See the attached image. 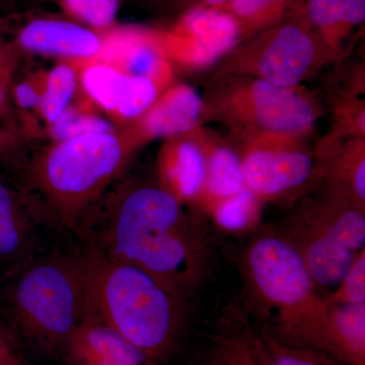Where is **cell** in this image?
<instances>
[{"mask_svg":"<svg viewBox=\"0 0 365 365\" xmlns=\"http://www.w3.org/2000/svg\"><path fill=\"white\" fill-rule=\"evenodd\" d=\"M307 138L265 134L235 140L246 186L263 202L294 197L319 180L316 155Z\"/></svg>","mask_w":365,"mask_h":365,"instance_id":"ba28073f","label":"cell"},{"mask_svg":"<svg viewBox=\"0 0 365 365\" xmlns=\"http://www.w3.org/2000/svg\"><path fill=\"white\" fill-rule=\"evenodd\" d=\"M181 29L160 33L163 53L190 68L215 67L237 43L234 21L222 11H196L182 16Z\"/></svg>","mask_w":365,"mask_h":365,"instance_id":"9c48e42d","label":"cell"},{"mask_svg":"<svg viewBox=\"0 0 365 365\" xmlns=\"http://www.w3.org/2000/svg\"><path fill=\"white\" fill-rule=\"evenodd\" d=\"M230 0H169L173 11L182 16L196 11H222Z\"/></svg>","mask_w":365,"mask_h":365,"instance_id":"836d02e7","label":"cell"},{"mask_svg":"<svg viewBox=\"0 0 365 365\" xmlns=\"http://www.w3.org/2000/svg\"><path fill=\"white\" fill-rule=\"evenodd\" d=\"M304 204L335 241L356 253L365 249V208L324 189Z\"/></svg>","mask_w":365,"mask_h":365,"instance_id":"ffe728a7","label":"cell"},{"mask_svg":"<svg viewBox=\"0 0 365 365\" xmlns=\"http://www.w3.org/2000/svg\"><path fill=\"white\" fill-rule=\"evenodd\" d=\"M246 329L260 365H347L327 353L281 342L247 322Z\"/></svg>","mask_w":365,"mask_h":365,"instance_id":"7402d4cb","label":"cell"},{"mask_svg":"<svg viewBox=\"0 0 365 365\" xmlns=\"http://www.w3.org/2000/svg\"><path fill=\"white\" fill-rule=\"evenodd\" d=\"M69 13L96 28H105L116 16L119 0H61Z\"/></svg>","mask_w":365,"mask_h":365,"instance_id":"4dcf8cb0","label":"cell"},{"mask_svg":"<svg viewBox=\"0 0 365 365\" xmlns=\"http://www.w3.org/2000/svg\"><path fill=\"white\" fill-rule=\"evenodd\" d=\"M19 364L18 360L14 356L9 346L2 339L0 335V365H16Z\"/></svg>","mask_w":365,"mask_h":365,"instance_id":"d590c367","label":"cell"},{"mask_svg":"<svg viewBox=\"0 0 365 365\" xmlns=\"http://www.w3.org/2000/svg\"><path fill=\"white\" fill-rule=\"evenodd\" d=\"M203 101L204 121L223 125L235 140L309 136L321 116L318 98L304 86L285 88L250 76H211Z\"/></svg>","mask_w":365,"mask_h":365,"instance_id":"277c9868","label":"cell"},{"mask_svg":"<svg viewBox=\"0 0 365 365\" xmlns=\"http://www.w3.org/2000/svg\"><path fill=\"white\" fill-rule=\"evenodd\" d=\"M63 351L71 365H158L91 314H86Z\"/></svg>","mask_w":365,"mask_h":365,"instance_id":"5bb4252c","label":"cell"},{"mask_svg":"<svg viewBox=\"0 0 365 365\" xmlns=\"http://www.w3.org/2000/svg\"><path fill=\"white\" fill-rule=\"evenodd\" d=\"M206 365H260L246 326L220 336Z\"/></svg>","mask_w":365,"mask_h":365,"instance_id":"83f0119b","label":"cell"},{"mask_svg":"<svg viewBox=\"0 0 365 365\" xmlns=\"http://www.w3.org/2000/svg\"><path fill=\"white\" fill-rule=\"evenodd\" d=\"M128 78L126 74L101 62L86 67L81 73V83L88 97L113 114L123 96Z\"/></svg>","mask_w":365,"mask_h":365,"instance_id":"cb8c5ba5","label":"cell"},{"mask_svg":"<svg viewBox=\"0 0 365 365\" xmlns=\"http://www.w3.org/2000/svg\"><path fill=\"white\" fill-rule=\"evenodd\" d=\"M18 143L16 134L11 129L4 128L0 125V155L13 150Z\"/></svg>","mask_w":365,"mask_h":365,"instance_id":"e575fe53","label":"cell"},{"mask_svg":"<svg viewBox=\"0 0 365 365\" xmlns=\"http://www.w3.org/2000/svg\"><path fill=\"white\" fill-rule=\"evenodd\" d=\"M78 88V76L71 66L59 64L46 78L44 93L39 111L51 125L71 106Z\"/></svg>","mask_w":365,"mask_h":365,"instance_id":"484cf974","label":"cell"},{"mask_svg":"<svg viewBox=\"0 0 365 365\" xmlns=\"http://www.w3.org/2000/svg\"><path fill=\"white\" fill-rule=\"evenodd\" d=\"M314 155L323 189L365 208V138L331 132Z\"/></svg>","mask_w":365,"mask_h":365,"instance_id":"4fadbf2b","label":"cell"},{"mask_svg":"<svg viewBox=\"0 0 365 365\" xmlns=\"http://www.w3.org/2000/svg\"><path fill=\"white\" fill-rule=\"evenodd\" d=\"M86 314L117 331L155 362L167 359L184 323V299L140 269L91 249L78 259Z\"/></svg>","mask_w":365,"mask_h":365,"instance_id":"3957f363","label":"cell"},{"mask_svg":"<svg viewBox=\"0 0 365 365\" xmlns=\"http://www.w3.org/2000/svg\"><path fill=\"white\" fill-rule=\"evenodd\" d=\"M263 201L247 187L237 195L230 197L211 209L218 227L228 232H242L254 227L260 218Z\"/></svg>","mask_w":365,"mask_h":365,"instance_id":"d4e9b609","label":"cell"},{"mask_svg":"<svg viewBox=\"0 0 365 365\" xmlns=\"http://www.w3.org/2000/svg\"><path fill=\"white\" fill-rule=\"evenodd\" d=\"M100 230L98 252L140 269L186 299L209 265L207 230L160 186L126 190L113 201Z\"/></svg>","mask_w":365,"mask_h":365,"instance_id":"6da1fadb","label":"cell"},{"mask_svg":"<svg viewBox=\"0 0 365 365\" xmlns=\"http://www.w3.org/2000/svg\"><path fill=\"white\" fill-rule=\"evenodd\" d=\"M204 121V101L193 86L179 83L160 93L125 134L134 150L157 138H170L195 130Z\"/></svg>","mask_w":365,"mask_h":365,"instance_id":"8fae6325","label":"cell"},{"mask_svg":"<svg viewBox=\"0 0 365 365\" xmlns=\"http://www.w3.org/2000/svg\"><path fill=\"white\" fill-rule=\"evenodd\" d=\"M304 0H230L222 13L234 21L240 42L287 20L302 9Z\"/></svg>","mask_w":365,"mask_h":365,"instance_id":"44dd1931","label":"cell"},{"mask_svg":"<svg viewBox=\"0 0 365 365\" xmlns=\"http://www.w3.org/2000/svg\"><path fill=\"white\" fill-rule=\"evenodd\" d=\"M334 62L302 13L242 40L215 67L212 76H244L273 85L302 86Z\"/></svg>","mask_w":365,"mask_h":365,"instance_id":"52a82bcc","label":"cell"},{"mask_svg":"<svg viewBox=\"0 0 365 365\" xmlns=\"http://www.w3.org/2000/svg\"><path fill=\"white\" fill-rule=\"evenodd\" d=\"M50 129L58 143L86 134L113 131L111 125L102 118L71 107L50 125Z\"/></svg>","mask_w":365,"mask_h":365,"instance_id":"f1b7e54d","label":"cell"},{"mask_svg":"<svg viewBox=\"0 0 365 365\" xmlns=\"http://www.w3.org/2000/svg\"><path fill=\"white\" fill-rule=\"evenodd\" d=\"M241 270L256 328L322 352L328 306L295 250L277 232H263L242 253Z\"/></svg>","mask_w":365,"mask_h":365,"instance_id":"7a4b0ae2","label":"cell"},{"mask_svg":"<svg viewBox=\"0 0 365 365\" xmlns=\"http://www.w3.org/2000/svg\"><path fill=\"white\" fill-rule=\"evenodd\" d=\"M300 13L336 62L353 32L364 25L365 0H304Z\"/></svg>","mask_w":365,"mask_h":365,"instance_id":"ac0fdd59","label":"cell"},{"mask_svg":"<svg viewBox=\"0 0 365 365\" xmlns=\"http://www.w3.org/2000/svg\"><path fill=\"white\" fill-rule=\"evenodd\" d=\"M163 91L151 79L129 76L114 115L125 121H135L150 109Z\"/></svg>","mask_w":365,"mask_h":365,"instance_id":"4316f807","label":"cell"},{"mask_svg":"<svg viewBox=\"0 0 365 365\" xmlns=\"http://www.w3.org/2000/svg\"><path fill=\"white\" fill-rule=\"evenodd\" d=\"M322 352L347 365H365V304H328Z\"/></svg>","mask_w":365,"mask_h":365,"instance_id":"d6986e66","label":"cell"},{"mask_svg":"<svg viewBox=\"0 0 365 365\" xmlns=\"http://www.w3.org/2000/svg\"><path fill=\"white\" fill-rule=\"evenodd\" d=\"M158 186L180 202L198 206L205 185V158L191 131L165 139L158 158Z\"/></svg>","mask_w":365,"mask_h":365,"instance_id":"9a60e30c","label":"cell"},{"mask_svg":"<svg viewBox=\"0 0 365 365\" xmlns=\"http://www.w3.org/2000/svg\"><path fill=\"white\" fill-rule=\"evenodd\" d=\"M46 78L47 76L44 79L24 81L14 88V100L19 107L25 110H40L43 93L45 90Z\"/></svg>","mask_w":365,"mask_h":365,"instance_id":"d6a6232c","label":"cell"},{"mask_svg":"<svg viewBox=\"0 0 365 365\" xmlns=\"http://www.w3.org/2000/svg\"><path fill=\"white\" fill-rule=\"evenodd\" d=\"M277 234L299 254L319 292L338 287L361 252H353L335 241L302 202Z\"/></svg>","mask_w":365,"mask_h":365,"instance_id":"30bf717a","label":"cell"},{"mask_svg":"<svg viewBox=\"0 0 365 365\" xmlns=\"http://www.w3.org/2000/svg\"><path fill=\"white\" fill-rule=\"evenodd\" d=\"M96 58L132 78L151 79L163 91L173 85V69L163 53L160 32L120 31L103 40Z\"/></svg>","mask_w":365,"mask_h":365,"instance_id":"7c38bea8","label":"cell"},{"mask_svg":"<svg viewBox=\"0 0 365 365\" xmlns=\"http://www.w3.org/2000/svg\"><path fill=\"white\" fill-rule=\"evenodd\" d=\"M13 302L19 324L31 339L47 349H63L86 314L78 259L31 266L14 287Z\"/></svg>","mask_w":365,"mask_h":365,"instance_id":"8992f818","label":"cell"},{"mask_svg":"<svg viewBox=\"0 0 365 365\" xmlns=\"http://www.w3.org/2000/svg\"><path fill=\"white\" fill-rule=\"evenodd\" d=\"M134 150L126 137L114 131L74 137L41 158L36 178L62 220L73 222L124 169Z\"/></svg>","mask_w":365,"mask_h":365,"instance_id":"5b68a950","label":"cell"},{"mask_svg":"<svg viewBox=\"0 0 365 365\" xmlns=\"http://www.w3.org/2000/svg\"><path fill=\"white\" fill-rule=\"evenodd\" d=\"M33 230L32 216L18 194L0 182V260L25 251Z\"/></svg>","mask_w":365,"mask_h":365,"instance_id":"603a6c76","label":"cell"},{"mask_svg":"<svg viewBox=\"0 0 365 365\" xmlns=\"http://www.w3.org/2000/svg\"><path fill=\"white\" fill-rule=\"evenodd\" d=\"M18 57L16 48L0 43V119L11 114L9 91Z\"/></svg>","mask_w":365,"mask_h":365,"instance_id":"1f68e13d","label":"cell"},{"mask_svg":"<svg viewBox=\"0 0 365 365\" xmlns=\"http://www.w3.org/2000/svg\"><path fill=\"white\" fill-rule=\"evenodd\" d=\"M194 132L205 158V185L198 207L209 213L216 204L247 188L246 181L241 155L234 144L202 126Z\"/></svg>","mask_w":365,"mask_h":365,"instance_id":"2e32d148","label":"cell"},{"mask_svg":"<svg viewBox=\"0 0 365 365\" xmlns=\"http://www.w3.org/2000/svg\"><path fill=\"white\" fill-rule=\"evenodd\" d=\"M324 299L328 304H365V249L357 255L335 292Z\"/></svg>","mask_w":365,"mask_h":365,"instance_id":"f546056e","label":"cell"},{"mask_svg":"<svg viewBox=\"0 0 365 365\" xmlns=\"http://www.w3.org/2000/svg\"><path fill=\"white\" fill-rule=\"evenodd\" d=\"M19 45L26 51L74 59H93L103 39L88 29L61 20L38 19L21 31Z\"/></svg>","mask_w":365,"mask_h":365,"instance_id":"e0dca14e","label":"cell"}]
</instances>
